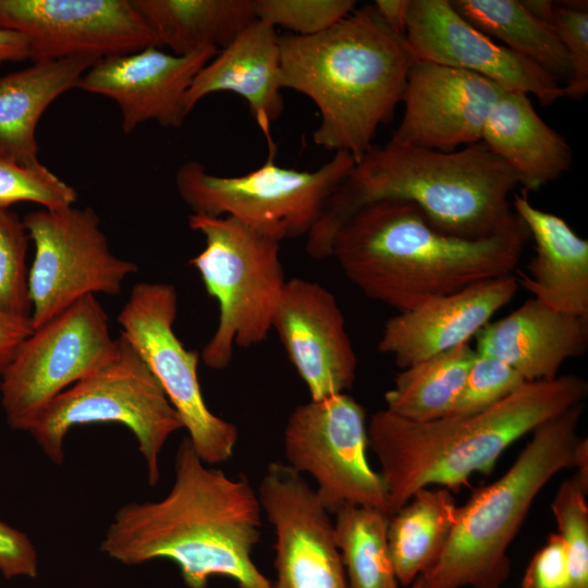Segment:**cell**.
Here are the masks:
<instances>
[{"mask_svg":"<svg viewBox=\"0 0 588 588\" xmlns=\"http://www.w3.org/2000/svg\"><path fill=\"white\" fill-rule=\"evenodd\" d=\"M585 379L559 376L526 382L495 405L471 415L417 422L385 408L370 416L368 445L378 457L390 515L422 488L457 491L474 474L489 475L515 441L583 403Z\"/></svg>","mask_w":588,"mask_h":588,"instance_id":"5","label":"cell"},{"mask_svg":"<svg viewBox=\"0 0 588 588\" xmlns=\"http://www.w3.org/2000/svg\"><path fill=\"white\" fill-rule=\"evenodd\" d=\"M512 206L536 252L518 285L553 310L588 317V241L561 217L536 208L525 191L514 195Z\"/></svg>","mask_w":588,"mask_h":588,"instance_id":"23","label":"cell"},{"mask_svg":"<svg viewBox=\"0 0 588 588\" xmlns=\"http://www.w3.org/2000/svg\"><path fill=\"white\" fill-rule=\"evenodd\" d=\"M0 28L27 37L32 62L159 47L131 0H0Z\"/></svg>","mask_w":588,"mask_h":588,"instance_id":"14","label":"cell"},{"mask_svg":"<svg viewBox=\"0 0 588 588\" xmlns=\"http://www.w3.org/2000/svg\"><path fill=\"white\" fill-rule=\"evenodd\" d=\"M519 588H573L565 546L551 534L530 559Z\"/></svg>","mask_w":588,"mask_h":588,"instance_id":"37","label":"cell"},{"mask_svg":"<svg viewBox=\"0 0 588 588\" xmlns=\"http://www.w3.org/2000/svg\"><path fill=\"white\" fill-rule=\"evenodd\" d=\"M453 492L442 487L422 488L393 513L388 544L401 586H411L441 556L456 522Z\"/></svg>","mask_w":588,"mask_h":588,"instance_id":"27","label":"cell"},{"mask_svg":"<svg viewBox=\"0 0 588 588\" xmlns=\"http://www.w3.org/2000/svg\"><path fill=\"white\" fill-rule=\"evenodd\" d=\"M574 468L579 480L588 487V441L587 438H581L575 454Z\"/></svg>","mask_w":588,"mask_h":588,"instance_id":"43","label":"cell"},{"mask_svg":"<svg viewBox=\"0 0 588 588\" xmlns=\"http://www.w3.org/2000/svg\"><path fill=\"white\" fill-rule=\"evenodd\" d=\"M30 59V45L21 33L0 28V65L5 62Z\"/></svg>","mask_w":588,"mask_h":588,"instance_id":"40","label":"cell"},{"mask_svg":"<svg viewBox=\"0 0 588 588\" xmlns=\"http://www.w3.org/2000/svg\"><path fill=\"white\" fill-rule=\"evenodd\" d=\"M528 237L518 217L490 237L467 240L439 232L411 203L381 200L359 208L341 225L331 257L367 297L402 313L513 274Z\"/></svg>","mask_w":588,"mask_h":588,"instance_id":"3","label":"cell"},{"mask_svg":"<svg viewBox=\"0 0 588 588\" xmlns=\"http://www.w3.org/2000/svg\"><path fill=\"white\" fill-rule=\"evenodd\" d=\"M527 381L502 360L476 354L461 392L448 416L482 412L515 392Z\"/></svg>","mask_w":588,"mask_h":588,"instance_id":"35","label":"cell"},{"mask_svg":"<svg viewBox=\"0 0 588 588\" xmlns=\"http://www.w3.org/2000/svg\"><path fill=\"white\" fill-rule=\"evenodd\" d=\"M355 0H255L257 20L295 36L327 30L356 9Z\"/></svg>","mask_w":588,"mask_h":588,"instance_id":"34","label":"cell"},{"mask_svg":"<svg viewBox=\"0 0 588 588\" xmlns=\"http://www.w3.org/2000/svg\"><path fill=\"white\" fill-rule=\"evenodd\" d=\"M476 354L465 343L403 368L384 394L385 409L417 422L448 416Z\"/></svg>","mask_w":588,"mask_h":588,"instance_id":"29","label":"cell"},{"mask_svg":"<svg viewBox=\"0 0 588 588\" xmlns=\"http://www.w3.org/2000/svg\"><path fill=\"white\" fill-rule=\"evenodd\" d=\"M120 338L118 356L57 395L29 429L44 454L64 461V439L77 426L114 422L137 440L151 487L160 477V453L183 424L143 358Z\"/></svg>","mask_w":588,"mask_h":588,"instance_id":"9","label":"cell"},{"mask_svg":"<svg viewBox=\"0 0 588 588\" xmlns=\"http://www.w3.org/2000/svg\"><path fill=\"white\" fill-rule=\"evenodd\" d=\"M26 228L14 212L0 209V314L30 317Z\"/></svg>","mask_w":588,"mask_h":588,"instance_id":"31","label":"cell"},{"mask_svg":"<svg viewBox=\"0 0 588 588\" xmlns=\"http://www.w3.org/2000/svg\"><path fill=\"white\" fill-rule=\"evenodd\" d=\"M217 52L207 48L176 56L150 46L102 58L84 73L77 88L114 101L120 108L125 134L148 121L164 127H180L188 115L186 93L197 73Z\"/></svg>","mask_w":588,"mask_h":588,"instance_id":"19","label":"cell"},{"mask_svg":"<svg viewBox=\"0 0 588 588\" xmlns=\"http://www.w3.org/2000/svg\"><path fill=\"white\" fill-rule=\"evenodd\" d=\"M188 226L203 235L204 249L189 260L207 293L219 304V322L201 351L211 369L229 366L235 346L250 347L267 339L286 282L280 241L232 217L192 213Z\"/></svg>","mask_w":588,"mask_h":588,"instance_id":"7","label":"cell"},{"mask_svg":"<svg viewBox=\"0 0 588 588\" xmlns=\"http://www.w3.org/2000/svg\"><path fill=\"white\" fill-rule=\"evenodd\" d=\"M372 4L384 24L405 37L408 0H376Z\"/></svg>","mask_w":588,"mask_h":588,"instance_id":"41","label":"cell"},{"mask_svg":"<svg viewBox=\"0 0 588 588\" xmlns=\"http://www.w3.org/2000/svg\"><path fill=\"white\" fill-rule=\"evenodd\" d=\"M177 295L162 282L135 284L117 317L121 336L143 358L187 430L193 449L207 465L228 462L238 431L206 405L198 380L199 354L174 332Z\"/></svg>","mask_w":588,"mask_h":588,"instance_id":"11","label":"cell"},{"mask_svg":"<svg viewBox=\"0 0 588 588\" xmlns=\"http://www.w3.org/2000/svg\"><path fill=\"white\" fill-rule=\"evenodd\" d=\"M279 38L277 28L264 21L249 24L197 73L185 96L187 114L208 95L235 94L246 101L273 148L270 125L284 110Z\"/></svg>","mask_w":588,"mask_h":588,"instance_id":"22","label":"cell"},{"mask_svg":"<svg viewBox=\"0 0 588 588\" xmlns=\"http://www.w3.org/2000/svg\"><path fill=\"white\" fill-rule=\"evenodd\" d=\"M587 348L588 317L553 310L531 297L481 328L475 351L502 360L534 382L558 378L562 365L585 355Z\"/></svg>","mask_w":588,"mask_h":588,"instance_id":"21","label":"cell"},{"mask_svg":"<svg viewBox=\"0 0 588 588\" xmlns=\"http://www.w3.org/2000/svg\"><path fill=\"white\" fill-rule=\"evenodd\" d=\"M551 25L564 46L572 76L564 85V97L583 99L588 93L587 1L555 2Z\"/></svg>","mask_w":588,"mask_h":588,"instance_id":"36","label":"cell"},{"mask_svg":"<svg viewBox=\"0 0 588 588\" xmlns=\"http://www.w3.org/2000/svg\"><path fill=\"white\" fill-rule=\"evenodd\" d=\"M34 331L30 317L0 314V384L3 372L23 341Z\"/></svg>","mask_w":588,"mask_h":588,"instance_id":"39","label":"cell"},{"mask_svg":"<svg viewBox=\"0 0 588 588\" xmlns=\"http://www.w3.org/2000/svg\"><path fill=\"white\" fill-rule=\"evenodd\" d=\"M76 200L75 188L44 164L25 167L0 157V209L19 201L59 209L73 206Z\"/></svg>","mask_w":588,"mask_h":588,"instance_id":"33","label":"cell"},{"mask_svg":"<svg viewBox=\"0 0 588 588\" xmlns=\"http://www.w3.org/2000/svg\"><path fill=\"white\" fill-rule=\"evenodd\" d=\"M503 90L478 74L415 60L402 98L403 118L389 143L453 151L458 145L480 142Z\"/></svg>","mask_w":588,"mask_h":588,"instance_id":"17","label":"cell"},{"mask_svg":"<svg viewBox=\"0 0 588 588\" xmlns=\"http://www.w3.org/2000/svg\"><path fill=\"white\" fill-rule=\"evenodd\" d=\"M517 185L515 172L482 142L457 151L373 145L330 197L307 234L306 252L314 259L331 257L341 225L359 208L381 200L415 205L441 233L490 237L516 221L509 196Z\"/></svg>","mask_w":588,"mask_h":588,"instance_id":"2","label":"cell"},{"mask_svg":"<svg viewBox=\"0 0 588 588\" xmlns=\"http://www.w3.org/2000/svg\"><path fill=\"white\" fill-rule=\"evenodd\" d=\"M271 328L311 400L344 393L353 387L357 356L341 308L324 286L301 278L287 280Z\"/></svg>","mask_w":588,"mask_h":588,"instance_id":"18","label":"cell"},{"mask_svg":"<svg viewBox=\"0 0 588 588\" xmlns=\"http://www.w3.org/2000/svg\"><path fill=\"white\" fill-rule=\"evenodd\" d=\"M120 351L108 316L90 294L23 341L1 378L0 401L9 426L29 431L51 401L95 373Z\"/></svg>","mask_w":588,"mask_h":588,"instance_id":"10","label":"cell"},{"mask_svg":"<svg viewBox=\"0 0 588 588\" xmlns=\"http://www.w3.org/2000/svg\"><path fill=\"white\" fill-rule=\"evenodd\" d=\"M520 3L534 16L551 25L555 2L548 0H520Z\"/></svg>","mask_w":588,"mask_h":588,"instance_id":"42","label":"cell"},{"mask_svg":"<svg viewBox=\"0 0 588 588\" xmlns=\"http://www.w3.org/2000/svg\"><path fill=\"white\" fill-rule=\"evenodd\" d=\"M258 498L274 531L272 588H350L333 523L303 475L270 463Z\"/></svg>","mask_w":588,"mask_h":588,"instance_id":"15","label":"cell"},{"mask_svg":"<svg viewBox=\"0 0 588 588\" xmlns=\"http://www.w3.org/2000/svg\"><path fill=\"white\" fill-rule=\"evenodd\" d=\"M279 40L282 88L305 95L318 109L314 143L358 162L402 102L415 61L405 37L365 4L322 33Z\"/></svg>","mask_w":588,"mask_h":588,"instance_id":"4","label":"cell"},{"mask_svg":"<svg viewBox=\"0 0 588 588\" xmlns=\"http://www.w3.org/2000/svg\"><path fill=\"white\" fill-rule=\"evenodd\" d=\"M334 515V541L350 588H401L388 544L390 516L364 506H344Z\"/></svg>","mask_w":588,"mask_h":588,"instance_id":"30","label":"cell"},{"mask_svg":"<svg viewBox=\"0 0 588 588\" xmlns=\"http://www.w3.org/2000/svg\"><path fill=\"white\" fill-rule=\"evenodd\" d=\"M98 60L79 56L33 62L0 76V157L25 167L41 164L35 137L41 115L61 95L77 88Z\"/></svg>","mask_w":588,"mask_h":588,"instance_id":"25","label":"cell"},{"mask_svg":"<svg viewBox=\"0 0 588 588\" xmlns=\"http://www.w3.org/2000/svg\"><path fill=\"white\" fill-rule=\"evenodd\" d=\"M23 223L35 246L28 270L30 320L36 329L86 295H118L137 266L115 256L90 207L40 209Z\"/></svg>","mask_w":588,"mask_h":588,"instance_id":"13","label":"cell"},{"mask_svg":"<svg viewBox=\"0 0 588 588\" xmlns=\"http://www.w3.org/2000/svg\"><path fill=\"white\" fill-rule=\"evenodd\" d=\"M159 47L176 56L230 45L256 17L255 0H131Z\"/></svg>","mask_w":588,"mask_h":588,"instance_id":"26","label":"cell"},{"mask_svg":"<svg viewBox=\"0 0 588 588\" xmlns=\"http://www.w3.org/2000/svg\"><path fill=\"white\" fill-rule=\"evenodd\" d=\"M518 289L514 274L485 280L458 292L430 298L399 313L384 324L378 350L406 368L468 343Z\"/></svg>","mask_w":588,"mask_h":588,"instance_id":"20","label":"cell"},{"mask_svg":"<svg viewBox=\"0 0 588 588\" xmlns=\"http://www.w3.org/2000/svg\"><path fill=\"white\" fill-rule=\"evenodd\" d=\"M367 425L364 406L345 392L310 400L287 418L286 464L314 478L317 498L329 514L364 506L391 516L385 482L367 458Z\"/></svg>","mask_w":588,"mask_h":588,"instance_id":"12","label":"cell"},{"mask_svg":"<svg viewBox=\"0 0 588 588\" xmlns=\"http://www.w3.org/2000/svg\"><path fill=\"white\" fill-rule=\"evenodd\" d=\"M269 148L265 163L238 176L209 173L197 161L183 163L175 186L192 213L232 217L278 241L311 231L355 160L346 152L314 171L284 168Z\"/></svg>","mask_w":588,"mask_h":588,"instance_id":"8","label":"cell"},{"mask_svg":"<svg viewBox=\"0 0 588 588\" xmlns=\"http://www.w3.org/2000/svg\"><path fill=\"white\" fill-rule=\"evenodd\" d=\"M588 487L574 475L564 480L551 511L567 553L573 588H588Z\"/></svg>","mask_w":588,"mask_h":588,"instance_id":"32","label":"cell"},{"mask_svg":"<svg viewBox=\"0 0 588 588\" xmlns=\"http://www.w3.org/2000/svg\"><path fill=\"white\" fill-rule=\"evenodd\" d=\"M405 39L415 60L478 74L504 90L531 94L543 106L564 97L558 79L474 27L451 0H408Z\"/></svg>","mask_w":588,"mask_h":588,"instance_id":"16","label":"cell"},{"mask_svg":"<svg viewBox=\"0 0 588 588\" xmlns=\"http://www.w3.org/2000/svg\"><path fill=\"white\" fill-rule=\"evenodd\" d=\"M480 142L515 172L525 192L539 191L573 163L571 146L540 118L528 95L519 91H502Z\"/></svg>","mask_w":588,"mask_h":588,"instance_id":"24","label":"cell"},{"mask_svg":"<svg viewBox=\"0 0 588 588\" xmlns=\"http://www.w3.org/2000/svg\"><path fill=\"white\" fill-rule=\"evenodd\" d=\"M584 402L538 426L512 466L458 506L450 539L424 588H503L507 550L543 487L574 468Z\"/></svg>","mask_w":588,"mask_h":588,"instance_id":"6","label":"cell"},{"mask_svg":"<svg viewBox=\"0 0 588 588\" xmlns=\"http://www.w3.org/2000/svg\"><path fill=\"white\" fill-rule=\"evenodd\" d=\"M409 588H424L422 577L419 576L416 580L409 586Z\"/></svg>","mask_w":588,"mask_h":588,"instance_id":"44","label":"cell"},{"mask_svg":"<svg viewBox=\"0 0 588 588\" xmlns=\"http://www.w3.org/2000/svg\"><path fill=\"white\" fill-rule=\"evenodd\" d=\"M451 3L474 27L500 39L563 86L567 84L572 66L564 46L552 25L529 13L520 0H451Z\"/></svg>","mask_w":588,"mask_h":588,"instance_id":"28","label":"cell"},{"mask_svg":"<svg viewBox=\"0 0 588 588\" xmlns=\"http://www.w3.org/2000/svg\"><path fill=\"white\" fill-rule=\"evenodd\" d=\"M174 473L164 498L115 512L100 551L127 566L172 561L187 588H207L217 576L238 588H272L253 561L262 510L248 480L208 467L187 438L176 450Z\"/></svg>","mask_w":588,"mask_h":588,"instance_id":"1","label":"cell"},{"mask_svg":"<svg viewBox=\"0 0 588 588\" xmlns=\"http://www.w3.org/2000/svg\"><path fill=\"white\" fill-rule=\"evenodd\" d=\"M38 554L32 540L21 530L0 520V573L7 579L35 578Z\"/></svg>","mask_w":588,"mask_h":588,"instance_id":"38","label":"cell"}]
</instances>
